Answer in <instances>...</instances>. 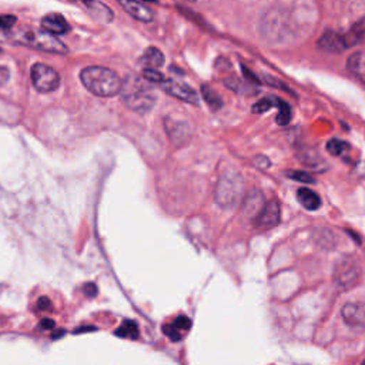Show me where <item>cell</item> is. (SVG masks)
I'll use <instances>...</instances> for the list:
<instances>
[{
    "mask_svg": "<svg viewBox=\"0 0 365 365\" xmlns=\"http://www.w3.org/2000/svg\"><path fill=\"white\" fill-rule=\"evenodd\" d=\"M80 80L83 86L98 97H111L120 93L121 78L118 74L107 67L91 66L86 67L80 73Z\"/></svg>",
    "mask_w": 365,
    "mask_h": 365,
    "instance_id": "6da1fadb",
    "label": "cell"
},
{
    "mask_svg": "<svg viewBox=\"0 0 365 365\" xmlns=\"http://www.w3.org/2000/svg\"><path fill=\"white\" fill-rule=\"evenodd\" d=\"M121 97L124 104L137 113H145L155 104V93L151 86L138 76H128L121 83Z\"/></svg>",
    "mask_w": 365,
    "mask_h": 365,
    "instance_id": "7a4b0ae2",
    "label": "cell"
},
{
    "mask_svg": "<svg viewBox=\"0 0 365 365\" xmlns=\"http://www.w3.org/2000/svg\"><path fill=\"white\" fill-rule=\"evenodd\" d=\"M244 198V180L238 173H225L220 177L215 191L214 200L215 202L225 210H231L238 205Z\"/></svg>",
    "mask_w": 365,
    "mask_h": 365,
    "instance_id": "3957f363",
    "label": "cell"
},
{
    "mask_svg": "<svg viewBox=\"0 0 365 365\" xmlns=\"http://www.w3.org/2000/svg\"><path fill=\"white\" fill-rule=\"evenodd\" d=\"M362 277V269L356 258L345 255L339 258L334 267L332 279L339 291H348L355 288Z\"/></svg>",
    "mask_w": 365,
    "mask_h": 365,
    "instance_id": "277c9868",
    "label": "cell"
},
{
    "mask_svg": "<svg viewBox=\"0 0 365 365\" xmlns=\"http://www.w3.org/2000/svg\"><path fill=\"white\" fill-rule=\"evenodd\" d=\"M20 43L34 47L41 51L64 54L67 53V47L53 34L41 30H29L20 33Z\"/></svg>",
    "mask_w": 365,
    "mask_h": 365,
    "instance_id": "5b68a950",
    "label": "cell"
},
{
    "mask_svg": "<svg viewBox=\"0 0 365 365\" xmlns=\"http://www.w3.org/2000/svg\"><path fill=\"white\" fill-rule=\"evenodd\" d=\"M31 81L37 91L40 93H51L60 84L58 73L47 64L36 63L31 67Z\"/></svg>",
    "mask_w": 365,
    "mask_h": 365,
    "instance_id": "8992f818",
    "label": "cell"
},
{
    "mask_svg": "<svg viewBox=\"0 0 365 365\" xmlns=\"http://www.w3.org/2000/svg\"><path fill=\"white\" fill-rule=\"evenodd\" d=\"M160 86L167 94H170V96H173L178 100H182V101H185L188 104H192V106L200 104V97H198L197 91L194 88H191L190 86L184 84V83L165 78Z\"/></svg>",
    "mask_w": 365,
    "mask_h": 365,
    "instance_id": "52a82bcc",
    "label": "cell"
},
{
    "mask_svg": "<svg viewBox=\"0 0 365 365\" xmlns=\"http://www.w3.org/2000/svg\"><path fill=\"white\" fill-rule=\"evenodd\" d=\"M344 322L355 329V331H365V302H348L342 307L341 311Z\"/></svg>",
    "mask_w": 365,
    "mask_h": 365,
    "instance_id": "ba28073f",
    "label": "cell"
},
{
    "mask_svg": "<svg viewBox=\"0 0 365 365\" xmlns=\"http://www.w3.org/2000/svg\"><path fill=\"white\" fill-rule=\"evenodd\" d=\"M281 218V208L277 200H269L265 202L264 208L255 218V225L261 230H271L278 225Z\"/></svg>",
    "mask_w": 365,
    "mask_h": 365,
    "instance_id": "9c48e42d",
    "label": "cell"
},
{
    "mask_svg": "<svg viewBox=\"0 0 365 365\" xmlns=\"http://www.w3.org/2000/svg\"><path fill=\"white\" fill-rule=\"evenodd\" d=\"M164 128H165L170 140L175 145L184 144L190 138V125L187 123H184V121L167 118L164 121Z\"/></svg>",
    "mask_w": 365,
    "mask_h": 365,
    "instance_id": "30bf717a",
    "label": "cell"
},
{
    "mask_svg": "<svg viewBox=\"0 0 365 365\" xmlns=\"http://www.w3.org/2000/svg\"><path fill=\"white\" fill-rule=\"evenodd\" d=\"M318 47L328 53H342L348 48L344 36L332 30H327L322 33V36L318 40Z\"/></svg>",
    "mask_w": 365,
    "mask_h": 365,
    "instance_id": "8fae6325",
    "label": "cell"
},
{
    "mask_svg": "<svg viewBox=\"0 0 365 365\" xmlns=\"http://www.w3.org/2000/svg\"><path fill=\"white\" fill-rule=\"evenodd\" d=\"M265 205V201H264V195L257 191V190H252L250 191L244 201H242V212L248 217V218H257L258 214L261 212V210L264 208Z\"/></svg>",
    "mask_w": 365,
    "mask_h": 365,
    "instance_id": "7c38bea8",
    "label": "cell"
},
{
    "mask_svg": "<svg viewBox=\"0 0 365 365\" xmlns=\"http://www.w3.org/2000/svg\"><path fill=\"white\" fill-rule=\"evenodd\" d=\"M121 7L134 19L143 21V23H150L154 19L153 10L150 7H147L143 3H137V1H120Z\"/></svg>",
    "mask_w": 365,
    "mask_h": 365,
    "instance_id": "4fadbf2b",
    "label": "cell"
},
{
    "mask_svg": "<svg viewBox=\"0 0 365 365\" xmlns=\"http://www.w3.org/2000/svg\"><path fill=\"white\" fill-rule=\"evenodd\" d=\"M41 26H43L44 31H47L50 34H63L68 30V24L66 21V19L57 13H51V14H47L46 17H43Z\"/></svg>",
    "mask_w": 365,
    "mask_h": 365,
    "instance_id": "5bb4252c",
    "label": "cell"
},
{
    "mask_svg": "<svg viewBox=\"0 0 365 365\" xmlns=\"http://www.w3.org/2000/svg\"><path fill=\"white\" fill-rule=\"evenodd\" d=\"M348 71L358 80L365 83V51H356L346 60Z\"/></svg>",
    "mask_w": 365,
    "mask_h": 365,
    "instance_id": "9a60e30c",
    "label": "cell"
},
{
    "mask_svg": "<svg viewBox=\"0 0 365 365\" xmlns=\"http://www.w3.org/2000/svg\"><path fill=\"white\" fill-rule=\"evenodd\" d=\"M345 38V44L346 47H352L359 44L364 38H365V17H362L361 20H358L351 29L344 36Z\"/></svg>",
    "mask_w": 365,
    "mask_h": 365,
    "instance_id": "2e32d148",
    "label": "cell"
},
{
    "mask_svg": "<svg viewBox=\"0 0 365 365\" xmlns=\"http://www.w3.org/2000/svg\"><path fill=\"white\" fill-rule=\"evenodd\" d=\"M297 198L301 202V205L307 210H318L321 205L319 195L309 188H299L297 191Z\"/></svg>",
    "mask_w": 365,
    "mask_h": 365,
    "instance_id": "e0dca14e",
    "label": "cell"
},
{
    "mask_svg": "<svg viewBox=\"0 0 365 365\" xmlns=\"http://www.w3.org/2000/svg\"><path fill=\"white\" fill-rule=\"evenodd\" d=\"M84 6L88 9V11L97 19V20H100V21H104V23H108V21H111L113 20V13H111V10L106 6V4H103V3H100V1H90V3H84Z\"/></svg>",
    "mask_w": 365,
    "mask_h": 365,
    "instance_id": "ac0fdd59",
    "label": "cell"
},
{
    "mask_svg": "<svg viewBox=\"0 0 365 365\" xmlns=\"http://www.w3.org/2000/svg\"><path fill=\"white\" fill-rule=\"evenodd\" d=\"M141 63L145 68H155L164 63V56L157 47H148L141 57Z\"/></svg>",
    "mask_w": 365,
    "mask_h": 365,
    "instance_id": "d6986e66",
    "label": "cell"
},
{
    "mask_svg": "<svg viewBox=\"0 0 365 365\" xmlns=\"http://www.w3.org/2000/svg\"><path fill=\"white\" fill-rule=\"evenodd\" d=\"M120 338H130V339H137L138 338V327L134 321L125 319L114 332Z\"/></svg>",
    "mask_w": 365,
    "mask_h": 365,
    "instance_id": "ffe728a7",
    "label": "cell"
},
{
    "mask_svg": "<svg viewBox=\"0 0 365 365\" xmlns=\"http://www.w3.org/2000/svg\"><path fill=\"white\" fill-rule=\"evenodd\" d=\"M298 155H299V160L309 167H317L318 163H321L319 154L311 147H299Z\"/></svg>",
    "mask_w": 365,
    "mask_h": 365,
    "instance_id": "44dd1931",
    "label": "cell"
},
{
    "mask_svg": "<svg viewBox=\"0 0 365 365\" xmlns=\"http://www.w3.org/2000/svg\"><path fill=\"white\" fill-rule=\"evenodd\" d=\"M201 94H202V98L207 101V104L211 107V108H214V110H218L221 106H222V100H221V97L218 96V93L214 90V88H211L210 86H202L201 87Z\"/></svg>",
    "mask_w": 365,
    "mask_h": 365,
    "instance_id": "7402d4cb",
    "label": "cell"
},
{
    "mask_svg": "<svg viewBox=\"0 0 365 365\" xmlns=\"http://www.w3.org/2000/svg\"><path fill=\"white\" fill-rule=\"evenodd\" d=\"M277 106H278V115H277V123L279 125H287L291 120V107L282 101V100H278L277 101Z\"/></svg>",
    "mask_w": 365,
    "mask_h": 365,
    "instance_id": "603a6c76",
    "label": "cell"
},
{
    "mask_svg": "<svg viewBox=\"0 0 365 365\" xmlns=\"http://www.w3.org/2000/svg\"><path fill=\"white\" fill-rule=\"evenodd\" d=\"M348 150V144L338 138H331L327 143V151L332 155H341Z\"/></svg>",
    "mask_w": 365,
    "mask_h": 365,
    "instance_id": "cb8c5ba5",
    "label": "cell"
},
{
    "mask_svg": "<svg viewBox=\"0 0 365 365\" xmlns=\"http://www.w3.org/2000/svg\"><path fill=\"white\" fill-rule=\"evenodd\" d=\"M277 98H268V97H265V98H261V100H258L254 106H252V111L254 113H258V114H262V113H265V111H268L269 108H272L275 104H277Z\"/></svg>",
    "mask_w": 365,
    "mask_h": 365,
    "instance_id": "d4e9b609",
    "label": "cell"
},
{
    "mask_svg": "<svg viewBox=\"0 0 365 365\" xmlns=\"http://www.w3.org/2000/svg\"><path fill=\"white\" fill-rule=\"evenodd\" d=\"M143 77H144L145 81L158 83V84H161L165 80V77L157 68H144L143 70Z\"/></svg>",
    "mask_w": 365,
    "mask_h": 365,
    "instance_id": "484cf974",
    "label": "cell"
},
{
    "mask_svg": "<svg viewBox=\"0 0 365 365\" xmlns=\"http://www.w3.org/2000/svg\"><path fill=\"white\" fill-rule=\"evenodd\" d=\"M289 178L295 180V181H299V182H305V184H312L314 182V177L311 174H308L307 171H297V170H292V171H287L285 173Z\"/></svg>",
    "mask_w": 365,
    "mask_h": 365,
    "instance_id": "4316f807",
    "label": "cell"
},
{
    "mask_svg": "<svg viewBox=\"0 0 365 365\" xmlns=\"http://www.w3.org/2000/svg\"><path fill=\"white\" fill-rule=\"evenodd\" d=\"M163 331H164V334H165L170 339H173V341H178V339H181L182 334H184V332H181V331H180L174 324H167V325H164Z\"/></svg>",
    "mask_w": 365,
    "mask_h": 365,
    "instance_id": "83f0119b",
    "label": "cell"
},
{
    "mask_svg": "<svg viewBox=\"0 0 365 365\" xmlns=\"http://www.w3.org/2000/svg\"><path fill=\"white\" fill-rule=\"evenodd\" d=\"M265 83H267V84H269V86H272V87H277V88H282L285 93H292V90H289V88H288V86H287L285 83L279 81V80H278V78H275V77L267 76V77H265Z\"/></svg>",
    "mask_w": 365,
    "mask_h": 365,
    "instance_id": "f1b7e54d",
    "label": "cell"
},
{
    "mask_svg": "<svg viewBox=\"0 0 365 365\" xmlns=\"http://www.w3.org/2000/svg\"><path fill=\"white\" fill-rule=\"evenodd\" d=\"M36 307H37L38 311H51V308H53L51 301H50L47 297H40V298L37 299Z\"/></svg>",
    "mask_w": 365,
    "mask_h": 365,
    "instance_id": "f546056e",
    "label": "cell"
},
{
    "mask_svg": "<svg viewBox=\"0 0 365 365\" xmlns=\"http://www.w3.org/2000/svg\"><path fill=\"white\" fill-rule=\"evenodd\" d=\"M16 23V17L10 14L0 16V29H10Z\"/></svg>",
    "mask_w": 365,
    "mask_h": 365,
    "instance_id": "4dcf8cb0",
    "label": "cell"
},
{
    "mask_svg": "<svg viewBox=\"0 0 365 365\" xmlns=\"http://www.w3.org/2000/svg\"><path fill=\"white\" fill-rule=\"evenodd\" d=\"M84 292L87 297H94L97 294V288L94 284H86L84 287Z\"/></svg>",
    "mask_w": 365,
    "mask_h": 365,
    "instance_id": "1f68e13d",
    "label": "cell"
},
{
    "mask_svg": "<svg viewBox=\"0 0 365 365\" xmlns=\"http://www.w3.org/2000/svg\"><path fill=\"white\" fill-rule=\"evenodd\" d=\"M53 327H54V321L50 318L41 319V322H40V328H53Z\"/></svg>",
    "mask_w": 365,
    "mask_h": 365,
    "instance_id": "d6a6232c",
    "label": "cell"
},
{
    "mask_svg": "<svg viewBox=\"0 0 365 365\" xmlns=\"http://www.w3.org/2000/svg\"><path fill=\"white\" fill-rule=\"evenodd\" d=\"M84 331H96V327H86V328H77L74 332H84Z\"/></svg>",
    "mask_w": 365,
    "mask_h": 365,
    "instance_id": "836d02e7",
    "label": "cell"
},
{
    "mask_svg": "<svg viewBox=\"0 0 365 365\" xmlns=\"http://www.w3.org/2000/svg\"><path fill=\"white\" fill-rule=\"evenodd\" d=\"M361 365H365V359H364V361H362V364H361Z\"/></svg>",
    "mask_w": 365,
    "mask_h": 365,
    "instance_id": "e575fe53",
    "label": "cell"
}]
</instances>
